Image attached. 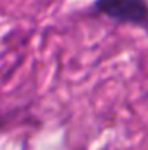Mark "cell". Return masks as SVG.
Segmentation results:
<instances>
[{
	"label": "cell",
	"instance_id": "cell-1",
	"mask_svg": "<svg viewBox=\"0 0 148 150\" xmlns=\"http://www.w3.org/2000/svg\"><path fill=\"white\" fill-rule=\"evenodd\" d=\"M94 7L120 23L145 25L148 21V0H96Z\"/></svg>",
	"mask_w": 148,
	"mask_h": 150
}]
</instances>
